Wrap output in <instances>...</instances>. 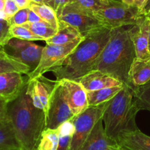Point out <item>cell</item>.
<instances>
[{
	"label": "cell",
	"instance_id": "6da1fadb",
	"mask_svg": "<svg viewBox=\"0 0 150 150\" xmlns=\"http://www.w3.org/2000/svg\"><path fill=\"white\" fill-rule=\"evenodd\" d=\"M111 29L102 27L83 37L73 51L60 65L52 68L56 80H79L94 66L111 36Z\"/></svg>",
	"mask_w": 150,
	"mask_h": 150
},
{
	"label": "cell",
	"instance_id": "7a4b0ae2",
	"mask_svg": "<svg viewBox=\"0 0 150 150\" xmlns=\"http://www.w3.org/2000/svg\"><path fill=\"white\" fill-rule=\"evenodd\" d=\"M132 26L111 29L109 40L93 69L108 74L127 85H130L129 71L136 58Z\"/></svg>",
	"mask_w": 150,
	"mask_h": 150
},
{
	"label": "cell",
	"instance_id": "3957f363",
	"mask_svg": "<svg viewBox=\"0 0 150 150\" xmlns=\"http://www.w3.org/2000/svg\"><path fill=\"white\" fill-rule=\"evenodd\" d=\"M8 116L21 149L36 150L45 128V112L33 104L26 93V84L18 96L8 104Z\"/></svg>",
	"mask_w": 150,
	"mask_h": 150
},
{
	"label": "cell",
	"instance_id": "277c9868",
	"mask_svg": "<svg viewBox=\"0 0 150 150\" xmlns=\"http://www.w3.org/2000/svg\"><path fill=\"white\" fill-rule=\"evenodd\" d=\"M139 110L133 88L123 85L122 89L110 100L103 115L107 136L117 143L122 134L139 129L136 117Z\"/></svg>",
	"mask_w": 150,
	"mask_h": 150
},
{
	"label": "cell",
	"instance_id": "5b68a950",
	"mask_svg": "<svg viewBox=\"0 0 150 150\" xmlns=\"http://www.w3.org/2000/svg\"><path fill=\"white\" fill-rule=\"evenodd\" d=\"M93 14L104 27L111 29L136 24L144 16L137 7L125 4L121 0H110L106 7Z\"/></svg>",
	"mask_w": 150,
	"mask_h": 150
},
{
	"label": "cell",
	"instance_id": "8992f818",
	"mask_svg": "<svg viewBox=\"0 0 150 150\" xmlns=\"http://www.w3.org/2000/svg\"><path fill=\"white\" fill-rule=\"evenodd\" d=\"M109 101L96 106H89L86 110L72 119L74 133L69 150H80L98 121L103 118Z\"/></svg>",
	"mask_w": 150,
	"mask_h": 150
},
{
	"label": "cell",
	"instance_id": "52a82bcc",
	"mask_svg": "<svg viewBox=\"0 0 150 150\" xmlns=\"http://www.w3.org/2000/svg\"><path fill=\"white\" fill-rule=\"evenodd\" d=\"M73 117L74 115L67 104L62 86L59 81L56 80L45 111V128L57 129Z\"/></svg>",
	"mask_w": 150,
	"mask_h": 150
},
{
	"label": "cell",
	"instance_id": "ba28073f",
	"mask_svg": "<svg viewBox=\"0 0 150 150\" xmlns=\"http://www.w3.org/2000/svg\"><path fill=\"white\" fill-rule=\"evenodd\" d=\"M58 19L77 29L83 37L104 27L92 12L85 10L73 2L69 3L64 7Z\"/></svg>",
	"mask_w": 150,
	"mask_h": 150
},
{
	"label": "cell",
	"instance_id": "9c48e42d",
	"mask_svg": "<svg viewBox=\"0 0 150 150\" xmlns=\"http://www.w3.org/2000/svg\"><path fill=\"white\" fill-rule=\"evenodd\" d=\"M43 48L31 41L16 38H10L4 46L7 55L29 66L31 71L39 65Z\"/></svg>",
	"mask_w": 150,
	"mask_h": 150
},
{
	"label": "cell",
	"instance_id": "30bf717a",
	"mask_svg": "<svg viewBox=\"0 0 150 150\" xmlns=\"http://www.w3.org/2000/svg\"><path fill=\"white\" fill-rule=\"evenodd\" d=\"M81 40L73 41L64 45L46 44L42 50V57L38 67L26 74L28 79H32L42 76L44 73L50 71L52 68L61 64Z\"/></svg>",
	"mask_w": 150,
	"mask_h": 150
},
{
	"label": "cell",
	"instance_id": "8fae6325",
	"mask_svg": "<svg viewBox=\"0 0 150 150\" xmlns=\"http://www.w3.org/2000/svg\"><path fill=\"white\" fill-rule=\"evenodd\" d=\"M64 96L74 116L83 113L89 107L87 91L79 82L68 79H60Z\"/></svg>",
	"mask_w": 150,
	"mask_h": 150
},
{
	"label": "cell",
	"instance_id": "7c38bea8",
	"mask_svg": "<svg viewBox=\"0 0 150 150\" xmlns=\"http://www.w3.org/2000/svg\"><path fill=\"white\" fill-rule=\"evenodd\" d=\"M55 82L46 79L43 76L34 79H28L26 93L32 99L33 104L38 108L45 111L50 96L54 89Z\"/></svg>",
	"mask_w": 150,
	"mask_h": 150
},
{
	"label": "cell",
	"instance_id": "4fadbf2b",
	"mask_svg": "<svg viewBox=\"0 0 150 150\" xmlns=\"http://www.w3.org/2000/svg\"><path fill=\"white\" fill-rule=\"evenodd\" d=\"M20 72L0 74V99L11 102L16 99L26 85L27 79Z\"/></svg>",
	"mask_w": 150,
	"mask_h": 150
},
{
	"label": "cell",
	"instance_id": "5bb4252c",
	"mask_svg": "<svg viewBox=\"0 0 150 150\" xmlns=\"http://www.w3.org/2000/svg\"><path fill=\"white\" fill-rule=\"evenodd\" d=\"M149 32V18L145 15L141 18L139 23L132 26V40L137 58L147 59L150 57Z\"/></svg>",
	"mask_w": 150,
	"mask_h": 150
},
{
	"label": "cell",
	"instance_id": "9a60e30c",
	"mask_svg": "<svg viewBox=\"0 0 150 150\" xmlns=\"http://www.w3.org/2000/svg\"><path fill=\"white\" fill-rule=\"evenodd\" d=\"M77 81L83 85L86 91H97L108 87L124 85L114 76L99 70L91 71Z\"/></svg>",
	"mask_w": 150,
	"mask_h": 150
},
{
	"label": "cell",
	"instance_id": "2e32d148",
	"mask_svg": "<svg viewBox=\"0 0 150 150\" xmlns=\"http://www.w3.org/2000/svg\"><path fill=\"white\" fill-rule=\"evenodd\" d=\"M117 142L105 134L103 119H100L80 150H110Z\"/></svg>",
	"mask_w": 150,
	"mask_h": 150
},
{
	"label": "cell",
	"instance_id": "e0dca14e",
	"mask_svg": "<svg viewBox=\"0 0 150 150\" xmlns=\"http://www.w3.org/2000/svg\"><path fill=\"white\" fill-rule=\"evenodd\" d=\"M150 80V57L133 60L129 71V82L133 88L142 86Z\"/></svg>",
	"mask_w": 150,
	"mask_h": 150
},
{
	"label": "cell",
	"instance_id": "ac0fdd59",
	"mask_svg": "<svg viewBox=\"0 0 150 150\" xmlns=\"http://www.w3.org/2000/svg\"><path fill=\"white\" fill-rule=\"evenodd\" d=\"M117 144L127 150H150V136L138 129L122 134Z\"/></svg>",
	"mask_w": 150,
	"mask_h": 150
},
{
	"label": "cell",
	"instance_id": "d6986e66",
	"mask_svg": "<svg viewBox=\"0 0 150 150\" xmlns=\"http://www.w3.org/2000/svg\"><path fill=\"white\" fill-rule=\"evenodd\" d=\"M83 37L80 32L68 24L59 21V26L57 32L52 38L46 40V44L64 45L69 43L81 40Z\"/></svg>",
	"mask_w": 150,
	"mask_h": 150
},
{
	"label": "cell",
	"instance_id": "ffe728a7",
	"mask_svg": "<svg viewBox=\"0 0 150 150\" xmlns=\"http://www.w3.org/2000/svg\"><path fill=\"white\" fill-rule=\"evenodd\" d=\"M123 85L102 88L97 91H87L89 106H96L112 99L122 89Z\"/></svg>",
	"mask_w": 150,
	"mask_h": 150
},
{
	"label": "cell",
	"instance_id": "44dd1931",
	"mask_svg": "<svg viewBox=\"0 0 150 150\" xmlns=\"http://www.w3.org/2000/svg\"><path fill=\"white\" fill-rule=\"evenodd\" d=\"M21 149L10 120L0 124V150Z\"/></svg>",
	"mask_w": 150,
	"mask_h": 150
},
{
	"label": "cell",
	"instance_id": "7402d4cb",
	"mask_svg": "<svg viewBox=\"0 0 150 150\" xmlns=\"http://www.w3.org/2000/svg\"><path fill=\"white\" fill-rule=\"evenodd\" d=\"M60 132L57 129L45 128L41 134L36 150H58L59 144Z\"/></svg>",
	"mask_w": 150,
	"mask_h": 150
},
{
	"label": "cell",
	"instance_id": "603a6c76",
	"mask_svg": "<svg viewBox=\"0 0 150 150\" xmlns=\"http://www.w3.org/2000/svg\"><path fill=\"white\" fill-rule=\"evenodd\" d=\"M29 8L38 15L44 21L49 24L55 29H58L59 19L55 10L50 6L45 4H39L31 1Z\"/></svg>",
	"mask_w": 150,
	"mask_h": 150
},
{
	"label": "cell",
	"instance_id": "cb8c5ba5",
	"mask_svg": "<svg viewBox=\"0 0 150 150\" xmlns=\"http://www.w3.org/2000/svg\"><path fill=\"white\" fill-rule=\"evenodd\" d=\"M30 71L29 66L12 58L10 56L0 58V74L20 72L23 74H28Z\"/></svg>",
	"mask_w": 150,
	"mask_h": 150
},
{
	"label": "cell",
	"instance_id": "d4e9b609",
	"mask_svg": "<svg viewBox=\"0 0 150 150\" xmlns=\"http://www.w3.org/2000/svg\"><path fill=\"white\" fill-rule=\"evenodd\" d=\"M23 25L32 31L37 36L42 38L45 41L52 38L57 31V29L46 22H39V23L26 22Z\"/></svg>",
	"mask_w": 150,
	"mask_h": 150
},
{
	"label": "cell",
	"instance_id": "484cf974",
	"mask_svg": "<svg viewBox=\"0 0 150 150\" xmlns=\"http://www.w3.org/2000/svg\"><path fill=\"white\" fill-rule=\"evenodd\" d=\"M133 90L139 110L150 111V80L142 86L133 88Z\"/></svg>",
	"mask_w": 150,
	"mask_h": 150
},
{
	"label": "cell",
	"instance_id": "4316f807",
	"mask_svg": "<svg viewBox=\"0 0 150 150\" xmlns=\"http://www.w3.org/2000/svg\"><path fill=\"white\" fill-rule=\"evenodd\" d=\"M59 129L60 136L58 150H69L75 129L72 119L61 125Z\"/></svg>",
	"mask_w": 150,
	"mask_h": 150
},
{
	"label": "cell",
	"instance_id": "83f0119b",
	"mask_svg": "<svg viewBox=\"0 0 150 150\" xmlns=\"http://www.w3.org/2000/svg\"><path fill=\"white\" fill-rule=\"evenodd\" d=\"M10 35L12 38H19L22 40L35 41H44L42 38L37 36L28 28L23 25H13L10 26Z\"/></svg>",
	"mask_w": 150,
	"mask_h": 150
},
{
	"label": "cell",
	"instance_id": "f1b7e54d",
	"mask_svg": "<svg viewBox=\"0 0 150 150\" xmlns=\"http://www.w3.org/2000/svg\"><path fill=\"white\" fill-rule=\"evenodd\" d=\"M109 1L110 0H70V2L75 3L82 8L94 13L106 7Z\"/></svg>",
	"mask_w": 150,
	"mask_h": 150
},
{
	"label": "cell",
	"instance_id": "f546056e",
	"mask_svg": "<svg viewBox=\"0 0 150 150\" xmlns=\"http://www.w3.org/2000/svg\"><path fill=\"white\" fill-rule=\"evenodd\" d=\"M29 7L20 9L16 14L7 20L10 26L13 25H23L28 21Z\"/></svg>",
	"mask_w": 150,
	"mask_h": 150
},
{
	"label": "cell",
	"instance_id": "4dcf8cb0",
	"mask_svg": "<svg viewBox=\"0 0 150 150\" xmlns=\"http://www.w3.org/2000/svg\"><path fill=\"white\" fill-rule=\"evenodd\" d=\"M10 25L5 19H0V45L4 46L10 38Z\"/></svg>",
	"mask_w": 150,
	"mask_h": 150
},
{
	"label": "cell",
	"instance_id": "1f68e13d",
	"mask_svg": "<svg viewBox=\"0 0 150 150\" xmlns=\"http://www.w3.org/2000/svg\"><path fill=\"white\" fill-rule=\"evenodd\" d=\"M4 1H5V4H4V11L7 16V20H8L13 15L16 14L20 9L16 5V2L13 0H4Z\"/></svg>",
	"mask_w": 150,
	"mask_h": 150
},
{
	"label": "cell",
	"instance_id": "d6a6232c",
	"mask_svg": "<svg viewBox=\"0 0 150 150\" xmlns=\"http://www.w3.org/2000/svg\"><path fill=\"white\" fill-rule=\"evenodd\" d=\"M9 102L4 100L0 99V124L10 120L8 116Z\"/></svg>",
	"mask_w": 150,
	"mask_h": 150
},
{
	"label": "cell",
	"instance_id": "836d02e7",
	"mask_svg": "<svg viewBox=\"0 0 150 150\" xmlns=\"http://www.w3.org/2000/svg\"><path fill=\"white\" fill-rule=\"evenodd\" d=\"M69 3H70V0H54V10L57 13V17L59 16L64 7Z\"/></svg>",
	"mask_w": 150,
	"mask_h": 150
},
{
	"label": "cell",
	"instance_id": "e575fe53",
	"mask_svg": "<svg viewBox=\"0 0 150 150\" xmlns=\"http://www.w3.org/2000/svg\"><path fill=\"white\" fill-rule=\"evenodd\" d=\"M31 23H39V22H45L38 16L37 13H35L33 10L29 8V15H28V21Z\"/></svg>",
	"mask_w": 150,
	"mask_h": 150
},
{
	"label": "cell",
	"instance_id": "d590c367",
	"mask_svg": "<svg viewBox=\"0 0 150 150\" xmlns=\"http://www.w3.org/2000/svg\"><path fill=\"white\" fill-rule=\"evenodd\" d=\"M19 9L27 8L29 7L31 0H13Z\"/></svg>",
	"mask_w": 150,
	"mask_h": 150
},
{
	"label": "cell",
	"instance_id": "8d00e7d4",
	"mask_svg": "<svg viewBox=\"0 0 150 150\" xmlns=\"http://www.w3.org/2000/svg\"><path fill=\"white\" fill-rule=\"evenodd\" d=\"M31 1L39 4H45L54 9V0H31Z\"/></svg>",
	"mask_w": 150,
	"mask_h": 150
},
{
	"label": "cell",
	"instance_id": "74e56055",
	"mask_svg": "<svg viewBox=\"0 0 150 150\" xmlns=\"http://www.w3.org/2000/svg\"><path fill=\"white\" fill-rule=\"evenodd\" d=\"M146 1H147V0H135L133 5H135L136 7H137L138 8L140 9L142 12L145 4H146Z\"/></svg>",
	"mask_w": 150,
	"mask_h": 150
},
{
	"label": "cell",
	"instance_id": "f35d334b",
	"mask_svg": "<svg viewBox=\"0 0 150 150\" xmlns=\"http://www.w3.org/2000/svg\"><path fill=\"white\" fill-rule=\"evenodd\" d=\"M149 10H150V0H147L144 7L143 10H142V13H143L144 15H146V14H147L148 12L149 11Z\"/></svg>",
	"mask_w": 150,
	"mask_h": 150
},
{
	"label": "cell",
	"instance_id": "ab89813d",
	"mask_svg": "<svg viewBox=\"0 0 150 150\" xmlns=\"http://www.w3.org/2000/svg\"><path fill=\"white\" fill-rule=\"evenodd\" d=\"M110 150H127V149H125V148L122 147L121 146L119 145L118 144H115L111 147Z\"/></svg>",
	"mask_w": 150,
	"mask_h": 150
},
{
	"label": "cell",
	"instance_id": "60d3db41",
	"mask_svg": "<svg viewBox=\"0 0 150 150\" xmlns=\"http://www.w3.org/2000/svg\"><path fill=\"white\" fill-rule=\"evenodd\" d=\"M8 57V55L7 54V53L5 52L4 49V46L0 45V58L1 57Z\"/></svg>",
	"mask_w": 150,
	"mask_h": 150
},
{
	"label": "cell",
	"instance_id": "b9f144b4",
	"mask_svg": "<svg viewBox=\"0 0 150 150\" xmlns=\"http://www.w3.org/2000/svg\"><path fill=\"white\" fill-rule=\"evenodd\" d=\"M4 4H5V1L4 0H0V13L4 11Z\"/></svg>",
	"mask_w": 150,
	"mask_h": 150
},
{
	"label": "cell",
	"instance_id": "7bdbcfd3",
	"mask_svg": "<svg viewBox=\"0 0 150 150\" xmlns=\"http://www.w3.org/2000/svg\"><path fill=\"white\" fill-rule=\"evenodd\" d=\"M121 1L125 3V4H129V5H133L135 0H121Z\"/></svg>",
	"mask_w": 150,
	"mask_h": 150
},
{
	"label": "cell",
	"instance_id": "ee69618b",
	"mask_svg": "<svg viewBox=\"0 0 150 150\" xmlns=\"http://www.w3.org/2000/svg\"><path fill=\"white\" fill-rule=\"evenodd\" d=\"M149 18V50L150 53V17Z\"/></svg>",
	"mask_w": 150,
	"mask_h": 150
},
{
	"label": "cell",
	"instance_id": "f6af8a7d",
	"mask_svg": "<svg viewBox=\"0 0 150 150\" xmlns=\"http://www.w3.org/2000/svg\"><path fill=\"white\" fill-rule=\"evenodd\" d=\"M4 150H21V149H4Z\"/></svg>",
	"mask_w": 150,
	"mask_h": 150
},
{
	"label": "cell",
	"instance_id": "bcb514c9",
	"mask_svg": "<svg viewBox=\"0 0 150 150\" xmlns=\"http://www.w3.org/2000/svg\"><path fill=\"white\" fill-rule=\"evenodd\" d=\"M146 16H147L148 17H150V10H149V11L148 12V13H147V14H146Z\"/></svg>",
	"mask_w": 150,
	"mask_h": 150
}]
</instances>
